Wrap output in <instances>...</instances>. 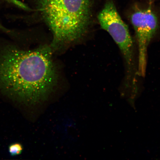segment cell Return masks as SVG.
Returning a JSON list of instances; mask_svg holds the SVG:
<instances>
[{"label":"cell","mask_w":160,"mask_h":160,"mask_svg":"<svg viewBox=\"0 0 160 160\" xmlns=\"http://www.w3.org/2000/svg\"><path fill=\"white\" fill-rule=\"evenodd\" d=\"M56 79L49 47L25 50L11 43L0 46V91L12 99L39 102L51 92Z\"/></svg>","instance_id":"obj_1"},{"label":"cell","mask_w":160,"mask_h":160,"mask_svg":"<svg viewBox=\"0 0 160 160\" xmlns=\"http://www.w3.org/2000/svg\"><path fill=\"white\" fill-rule=\"evenodd\" d=\"M93 0H36L55 44L79 38L87 30Z\"/></svg>","instance_id":"obj_2"},{"label":"cell","mask_w":160,"mask_h":160,"mask_svg":"<svg viewBox=\"0 0 160 160\" xmlns=\"http://www.w3.org/2000/svg\"><path fill=\"white\" fill-rule=\"evenodd\" d=\"M102 28L111 36L118 46L128 71L134 64L132 40L128 28L122 19L113 0H107L98 15Z\"/></svg>","instance_id":"obj_3"},{"label":"cell","mask_w":160,"mask_h":160,"mask_svg":"<svg viewBox=\"0 0 160 160\" xmlns=\"http://www.w3.org/2000/svg\"><path fill=\"white\" fill-rule=\"evenodd\" d=\"M138 48L139 74L144 77L147 65L148 47L158 29L159 21L151 8L136 9L130 17Z\"/></svg>","instance_id":"obj_4"},{"label":"cell","mask_w":160,"mask_h":160,"mask_svg":"<svg viewBox=\"0 0 160 160\" xmlns=\"http://www.w3.org/2000/svg\"><path fill=\"white\" fill-rule=\"evenodd\" d=\"M22 150V147L19 143H13L10 145L9 147V152L12 156L20 154Z\"/></svg>","instance_id":"obj_5"},{"label":"cell","mask_w":160,"mask_h":160,"mask_svg":"<svg viewBox=\"0 0 160 160\" xmlns=\"http://www.w3.org/2000/svg\"><path fill=\"white\" fill-rule=\"evenodd\" d=\"M0 32L5 33L6 35L14 38L17 36V33L15 30L10 29L6 27L1 22H0Z\"/></svg>","instance_id":"obj_6"},{"label":"cell","mask_w":160,"mask_h":160,"mask_svg":"<svg viewBox=\"0 0 160 160\" xmlns=\"http://www.w3.org/2000/svg\"><path fill=\"white\" fill-rule=\"evenodd\" d=\"M2 1L23 10H25L27 8V5L19 1V0H2Z\"/></svg>","instance_id":"obj_7"},{"label":"cell","mask_w":160,"mask_h":160,"mask_svg":"<svg viewBox=\"0 0 160 160\" xmlns=\"http://www.w3.org/2000/svg\"><path fill=\"white\" fill-rule=\"evenodd\" d=\"M149 1H153V0H149Z\"/></svg>","instance_id":"obj_8"}]
</instances>
